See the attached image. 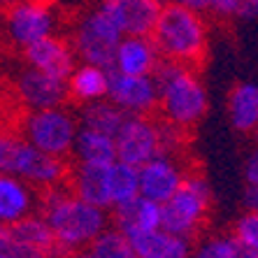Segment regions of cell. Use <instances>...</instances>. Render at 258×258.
<instances>
[{"label": "cell", "mask_w": 258, "mask_h": 258, "mask_svg": "<svg viewBox=\"0 0 258 258\" xmlns=\"http://www.w3.org/2000/svg\"><path fill=\"white\" fill-rule=\"evenodd\" d=\"M42 216L56 237L58 253H79L89 242L109 226V210L91 205L72 193V188L51 186L40 196Z\"/></svg>", "instance_id": "6da1fadb"}, {"label": "cell", "mask_w": 258, "mask_h": 258, "mask_svg": "<svg viewBox=\"0 0 258 258\" xmlns=\"http://www.w3.org/2000/svg\"><path fill=\"white\" fill-rule=\"evenodd\" d=\"M154 79L158 84V107L165 121L179 128L196 126L207 112V91L196 72L179 60H158Z\"/></svg>", "instance_id": "7a4b0ae2"}, {"label": "cell", "mask_w": 258, "mask_h": 258, "mask_svg": "<svg viewBox=\"0 0 258 258\" xmlns=\"http://www.w3.org/2000/svg\"><path fill=\"white\" fill-rule=\"evenodd\" d=\"M151 37L163 58L179 60L184 66L196 63L207 47V28L200 12L174 0L161 5Z\"/></svg>", "instance_id": "3957f363"}, {"label": "cell", "mask_w": 258, "mask_h": 258, "mask_svg": "<svg viewBox=\"0 0 258 258\" xmlns=\"http://www.w3.org/2000/svg\"><path fill=\"white\" fill-rule=\"evenodd\" d=\"M121 37H123V30L114 21L112 12L100 3L75 24L70 44L82 63L112 68L116 44Z\"/></svg>", "instance_id": "277c9868"}, {"label": "cell", "mask_w": 258, "mask_h": 258, "mask_svg": "<svg viewBox=\"0 0 258 258\" xmlns=\"http://www.w3.org/2000/svg\"><path fill=\"white\" fill-rule=\"evenodd\" d=\"M210 184L198 174H191L165 203H161V228L181 237H193L210 210Z\"/></svg>", "instance_id": "5b68a950"}, {"label": "cell", "mask_w": 258, "mask_h": 258, "mask_svg": "<svg viewBox=\"0 0 258 258\" xmlns=\"http://www.w3.org/2000/svg\"><path fill=\"white\" fill-rule=\"evenodd\" d=\"M79 131V119L66 105L44 109H28L21 121V135L33 147L54 154V156H70L75 135Z\"/></svg>", "instance_id": "8992f818"}, {"label": "cell", "mask_w": 258, "mask_h": 258, "mask_svg": "<svg viewBox=\"0 0 258 258\" xmlns=\"http://www.w3.org/2000/svg\"><path fill=\"white\" fill-rule=\"evenodd\" d=\"M5 30L7 37L19 49L30 47L42 37L54 35L56 14L49 0H28L21 5L5 10Z\"/></svg>", "instance_id": "52a82bcc"}, {"label": "cell", "mask_w": 258, "mask_h": 258, "mask_svg": "<svg viewBox=\"0 0 258 258\" xmlns=\"http://www.w3.org/2000/svg\"><path fill=\"white\" fill-rule=\"evenodd\" d=\"M116 158L135 168L161 154V133L158 123L149 114H128L114 135Z\"/></svg>", "instance_id": "ba28073f"}, {"label": "cell", "mask_w": 258, "mask_h": 258, "mask_svg": "<svg viewBox=\"0 0 258 258\" xmlns=\"http://www.w3.org/2000/svg\"><path fill=\"white\" fill-rule=\"evenodd\" d=\"M105 98L126 114H151L158 107V84L154 75H126L109 68Z\"/></svg>", "instance_id": "9c48e42d"}, {"label": "cell", "mask_w": 258, "mask_h": 258, "mask_svg": "<svg viewBox=\"0 0 258 258\" xmlns=\"http://www.w3.org/2000/svg\"><path fill=\"white\" fill-rule=\"evenodd\" d=\"M70 168L63 156H54L47 151L37 149L28 140L24 138L21 149H19L17 163H14V177L24 179L26 184H30L33 188L47 191L51 186H60L66 184Z\"/></svg>", "instance_id": "30bf717a"}, {"label": "cell", "mask_w": 258, "mask_h": 258, "mask_svg": "<svg viewBox=\"0 0 258 258\" xmlns=\"http://www.w3.org/2000/svg\"><path fill=\"white\" fill-rule=\"evenodd\" d=\"M14 91H17L19 102L26 109H44L58 107L68 102V82L54 75L37 70V68L26 66L14 79Z\"/></svg>", "instance_id": "8fae6325"}, {"label": "cell", "mask_w": 258, "mask_h": 258, "mask_svg": "<svg viewBox=\"0 0 258 258\" xmlns=\"http://www.w3.org/2000/svg\"><path fill=\"white\" fill-rule=\"evenodd\" d=\"M140 196L156 203H165L177 188L181 186V181L186 179L184 168L174 161V156L168 154H158V156L149 158V161L140 165Z\"/></svg>", "instance_id": "7c38bea8"}, {"label": "cell", "mask_w": 258, "mask_h": 258, "mask_svg": "<svg viewBox=\"0 0 258 258\" xmlns=\"http://www.w3.org/2000/svg\"><path fill=\"white\" fill-rule=\"evenodd\" d=\"M10 233L14 242V258H42L58 253L56 237L42 214L30 212L10 226Z\"/></svg>", "instance_id": "4fadbf2b"}, {"label": "cell", "mask_w": 258, "mask_h": 258, "mask_svg": "<svg viewBox=\"0 0 258 258\" xmlns=\"http://www.w3.org/2000/svg\"><path fill=\"white\" fill-rule=\"evenodd\" d=\"M24 58L26 66L37 68V70L47 72V75H54V77L68 79L70 72L75 70V49L70 42H66L63 37L58 35H49L33 42L30 47L24 49Z\"/></svg>", "instance_id": "5bb4252c"}, {"label": "cell", "mask_w": 258, "mask_h": 258, "mask_svg": "<svg viewBox=\"0 0 258 258\" xmlns=\"http://www.w3.org/2000/svg\"><path fill=\"white\" fill-rule=\"evenodd\" d=\"M161 51L151 35H123L116 44L112 68L126 75H154Z\"/></svg>", "instance_id": "9a60e30c"}, {"label": "cell", "mask_w": 258, "mask_h": 258, "mask_svg": "<svg viewBox=\"0 0 258 258\" xmlns=\"http://www.w3.org/2000/svg\"><path fill=\"white\" fill-rule=\"evenodd\" d=\"M123 35H151L163 0H100Z\"/></svg>", "instance_id": "2e32d148"}, {"label": "cell", "mask_w": 258, "mask_h": 258, "mask_svg": "<svg viewBox=\"0 0 258 258\" xmlns=\"http://www.w3.org/2000/svg\"><path fill=\"white\" fill-rule=\"evenodd\" d=\"M133 256L138 258H186L191 253V237L168 233L163 228L138 230L128 235Z\"/></svg>", "instance_id": "e0dca14e"}, {"label": "cell", "mask_w": 258, "mask_h": 258, "mask_svg": "<svg viewBox=\"0 0 258 258\" xmlns=\"http://www.w3.org/2000/svg\"><path fill=\"white\" fill-rule=\"evenodd\" d=\"M70 188L75 196L102 210H112L109 196V163H77L70 172Z\"/></svg>", "instance_id": "ac0fdd59"}, {"label": "cell", "mask_w": 258, "mask_h": 258, "mask_svg": "<svg viewBox=\"0 0 258 258\" xmlns=\"http://www.w3.org/2000/svg\"><path fill=\"white\" fill-rule=\"evenodd\" d=\"M35 203H40V198H35L30 184L14 174L0 172V223L3 226H12L19 219L28 216L35 210Z\"/></svg>", "instance_id": "d6986e66"}, {"label": "cell", "mask_w": 258, "mask_h": 258, "mask_svg": "<svg viewBox=\"0 0 258 258\" xmlns=\"http://www.w3.org/2000/svg\"><path fill=\"white\" fill-rule=\"evenodd\" d=\"M112 221L126 235L138 233V230L161 228V203L138 196L131 203L112 207Z\"/></svg>", "instance_id": "ffe728a7"}, {"label": "cell", "mask_w": 258, "mask_h": 258, "mask_svg": "<svg viewBox=\"0 0 258 258\" xmlns=\"http://www.w3.org/2000/svg\"><path fill=\"white\" fill-rule=\"evenodd\" d=\"M107 79H109V68L93 66V63H82L75 66L70 72L68 82V96L77 102H91L100 100L107 96Z\"/></svg>", "instance_id": "44dd1931"}, {"label": "cell", "mask_w": 258, "mask_h": 258, "mask_svg": "<svg viewBox=\"0 0 258 258\" xmlns=\"http://www.w3.org/2000/svg\"><path fill=\"white\" fill-rule=\"evenodd\" d=\"M72 156L77 163H107L116 161V142L114 135L96 131V128L79 126L72 144Z\"/></svg>", "instance_id": "7402d4cb"}, {"label": "cell", "mask_w": 258, "mask_h": 258, "mask_svg": "<svg viewBox=\"0 0 258 258\" xmlns=\"http://www.w3.org/2000/svg\"><path fill=\"white\" fill-rule=\"evenodd\" d=\"M230 123L240 133H253L258 126V84L242 82L228 96Z\"/></svg>", "instance_id": "603a6c76"}, {"label": "cell", "mask_w": 258, "mask_h": 258, "mask_svg": "<svg viewBox=\"0 0 258 258\" xmlns=\"http://www.w3.org/2000/svg\"><path fill=\"white\" fill-rule=\"evenodd\" d=\"M126 112L119 109L109 98H100V100H91L84 102V107L79 109V126L86 128H96V131L109 133V135H116V131L121 128L123 119H126Z\"/></svg>", "instance_id": "cb8c5ba5"}, {"label": "cell", "mask_w": 258, "mask_h": 258, "mask_svg": "<svg viewBox=\"0 0 258 258\" xmlns=\"http://www.w3.org/2000/svg\"><path fill=\"white\" fill-rule=\"evenodd\" d=\"M109 196H112V207L123 203H131L140 196V172L135 165L123 161L109 163Z\"/></svg>", "instance_id": "d4e9b609"}, {"label": "cell", "mask_w": 258, "mask_h": 258, "mask_svg": "<svg viewBox=\"0 0 258 258\" xmlns=\"http://www.w3.org/2000/svg\"><path fill=\"white\" fill-rule=\"evenodd\" d=\"M86 256L93 258H133L131 240L123 230L114 228H102L100 233L89 242V246L84 249Z\"/></svg>", "instance_id": "484cf974"}, {"label": "cell", "mask_w": 258, "mask_h": 258, "mask_svg": "<svg viewBox=\"0 0 258 258\" xmlns=\"http://www.w3.org/2000/svg\"><path fill=\"white\" fill-rule=\"evenodd\" d=\"M233 235L242 249V258H258V212L246 210L235 223Z\"/></svg>", "instance_id": "4316f807"}, {"label": "cell", "mask_w": 258, "mask_h": 258, "mask_svg": "<svg viewBox=\"0 0 258 258\" xmlns=\"http://www.w3.org/2000/svg\"><path fill=\"white\" fill-rule=\"evenodd\" d=\"M196 256L200 258H242V249L235 235H214L198 246Z\"/></svg>", "instance_id": "83f0119b"}, {"label": "cell", "mask_w": 258, "mask_h": 258, "mask_svg": "<svg viewBox=\"0 0 258 258\" xmlns=\"http://www.w3.org/2000/svg\"><path fill=\"white\" fill-rule=\"evenodd\" d=\"M244 179H246V186H258V147L249 154L244 163Z\"/></svg>", "instance_id": "f1b7e54d"}, {"label": "cell", "mask_w": 258, "mask_h": 258, "mask_svg": "<svg viewBox=\"0 0 258 258\" xmlns=\"http://www.w3.org/2000/svg\"><path fill=\"white\" fill-rule=\"evenodd\" d=\"M0 258H14L12 233H10V226H3V223H0Z\"/></svg>", "instance_id": "f546056e"}, {"label": "cell", "mask_w": 258, "mask_h": 258, "mask_svg": "<svg viewBox=\"0 0 258 258\" xmlns=\"http://www.w3.org/2000/svg\"><path fill=\"white\" fill-rule=\"evenodd\" d=\"M244 207L246 210H251V212H258V186H246Z\"/></svg>", "instance_id": "4dcf8cb0"}, {"label": "cell", "mask_w": 258, "mask_h": 258, "mask_svg": "<svg viewBox=\"0 0 258 258\" xmlns=\"http://www.w3.org/2000/svg\"><path fill=\"white\" fill-rule=\"evenodd\" d=\"M174 3H179V5H186L191 10H198V12H205V10H210V0H174Z\"/></svg>", "instance_id": "1f68e13d"}, {"label": "cell", "mask_w": 258, "mask_h": 258, "mask_svg": "<svg viewBox=\"0 0 258 258\" xmlns=\"http://www.w3.org/2000/svg\"><path fill=\"white\" fill-rule=\"evenodd\" d=\"M21 3H28V0H0V10H10L14 5H21Z\"/></svg>", "instance_id": "d6a6232c"}, {"label": "cell", "mask_w": 258, "mask_h": 258, "mask_svg": "<svg viewBox=\"0 0 258 258\" xmlns=\"http://www.w3.org/2000/svg\"><path fill=\"white\" fill-rule=\"evenodd\" d=\"M253 133H256V140H258V126H256V131H253Z\"/></svg>", "instance_id": "836d02e7"}]
</instances>
